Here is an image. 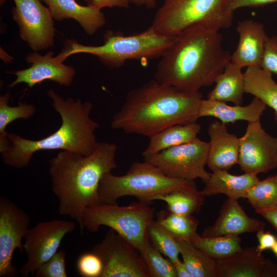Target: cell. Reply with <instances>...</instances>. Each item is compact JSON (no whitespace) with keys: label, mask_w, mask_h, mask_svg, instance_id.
I'll return each instance as SVG.
<instances>
[{"label":"cell","mask_w":277,"mask_h":277,"mask_svg":"<svg viewBox=\"0 0 277 277\" xmlns=\"http://www.w3.org/2000/svg\"><path fill=\"white\" fill-rule=\"evenodd\" d=\"M231 58L219 30L194 24L175 35L157 63L154 79L182 91H200L214 83Z\"/></svg>","instance_id":"1"},{"label":"cell","mask_w":277,"mask_h":277,"mask_svg":"<svg viewBox=\"0 0 277 277\" xmlns=\"http://www.w3.org/2000/svg\"><path fill=\"white\" fill-rule=\"evenodd\" d=\"M202 98L200 91H182L152 80L128 93L111 126L150 138L170 126L196 122Z\"/></svg>","instance_id":"2"},{"label":"cell","mask_w":277,"mask_h":277,"mask_svg":"<svg viewBox=\"0 0 277 277\" xmlns=\"http://www.w3.org/2000/svg\"><path fill=\"white\" fill-rule=\"evenodd\" d=\"M117 149L114 143L98 142L89 155L61 150L49 161L51 189L58 200L59 214L74 220L81 232L84 210L99 203L103 176L117 166Z\"/></svg>","instance_id":"3"},{"label":"cell","mask_w":277,"mask_h":277,"mask_svg":"<svg viewBox=\"0 0 277 277\" xmlns=\"http://www.w3.org/2000/svg\"><path fill=\"white\" fill-rule=\"evenodd\" d=\"M47 95L52 100V106L61 116L60 127L39 140L8 133L10 147L1 153L6 165L16 169L26 168L33 154L41 150H61L87 156L95 149L98 143L95 131L100 125L90 117L91 103L72 97L64 99L53 89H49Z\"/></svg>","instance_id":"4"},{"label":"cell","mask_w":277,"mask_h":277,"mask_svg":"<svg viewBox=\"0 0 277 277\" xmlns=\"http://www.w3.org/2000/svg\"><path fill=\"white\" fill-rule=\"evenodd\" d=\"M175 39V35L160 33L151 26L143 32L129 35L108 31L101 46H86L70 40L57 55L64 61L73 54L89 53L97 56L109 68H120L128 60L161 57Z\"/></svg>","instance_id":"5"},{"label":"cell","mask_w":277,"mask_h":277,"mask_svg":"<svg viewBox=\"0 0 277 277\" xmlns=\"http://www.w3.org/2000/svg\"><path fill=\"white\" fill-rule=\"evenodd\" d=\"M197 188L194 181L168 177L151 163L134 162L123 175L105 174L99 184V203L116 204L119 198L133 196L151 204L156 195L182 189Z\"/></svg>","instance_id":"6"},{"label":"cell","mask_w":277,"mask_h":277,"mask_svg":"<svg viewBox=\"0 0 277 277\" xmlns=\"http://www.w3.org/2000/svg\"><path fill=\"white\" fill-rule=\"evenodd\" d=\"M229 0H164L151 26L158 32L176 35L196 24L220 30L230 27L233 12L228 9Z\"/></svg>","instance_id":"7"},{"label":"cell","mask_w":277,"mask_h":277,"mask_svg":"<svg viewBox=\"0 0 277 277\" xmlns=\"http://www.w3.org/2000/svg\"><path fill=\"white\" fill-rule=\"evenodd\" d=\"M155 209L150 204L138 202L127 206L101 203L85 209L83 229L91 232L105 226L115 230L138 250L148 236V227L153 220Z\"/></svg>","instance_id":"8"},{"label":"cell","mask_w":277,"mask_h":277,"mask_svg":"<svg viewBox=\"0 0 277 277\" xmlns=\"http://www.w3.org/2000/svg\"><path fill=\"white\" fill-rule=\"evenodd\" d=\"M208 150L209 143L196 137L143 157L168 177L193 181L200 179L205 182L210 175L205 169Z\"/></svg>","instance_id":"9"},{"label":"cell","mask_w":277,"mask_h":277,"mask_svg":"<svg viewBox=\"0 0 277 277\" xmlns=\"http://www.w3.org/2000/svg\"><path fill=\"white\" fill-rule=\"evenodd\" d=\"M75 227L74 222L55 219L38 222L29 229L23 248L27 260L19 269L24 276L34 275L36 270L58 251L64 236Z\"/></svg>","instance_id":"10"},{"label":"cell","mask_w":277,"mask_h":277,"mask_svg":"<svg viewBox=\"0 0 277 277\" xmlns=\"http://www.w3.org/2000/svg\"><path fill=\"white\" fill-rule=\"evenodd\" d=\"M101 258V277H150L138 249L110 229L91 250Z\"/></svg>","instance_id":"11"},{"label":"cell","mask_w":277,"mask_h":277,"mask_svg":"<svg viewBox=\"0 0 277 277\" xmlns=\"http://www.w3.org/2000/svg\"><path fill=\"white\" fill-rule=\"evenodd\" d=\"M30 219L21 207L6 197H0V276L14 277L17 269L12 263L14 251L24 250L22 240Z\"/></svg>","instance_id":"12"},{"label":"cell","mask_w":277,"mask_h":277,"mask_svg":"<svg viewBox=\"0 0 277 277\" xmlns=\"http://www.w3.org/2000/svg\"><path fill=\"white\" fill-rule=\"evenodd\" d=\"M12 10L19 35L34 51L53 45L55 35L53 18L40 0H13Z\"/></svg>","instance_id":"13"},{"label":"cell","mask_w":277,"mask_h":277,"mask_svg":"<svg viewBox=\"0 0 277 277\" xmlns=\"http://www.w3.org/2000/svg\"><path fill=\"white\" fill-rule=\"evenodd\" d=\"M239 144L238 164L245 173H267L277 167V137L267 133L260 120L248 122Z\"/></svg>","instance_id":"14"},{"label":"cell","mask_w":277,"mask_h":277,"mask_svg":"<svg viewBox=\"0 0 277 277\" xmlns=\"http://www.w3.org/2000/svg\"><path fill=\"white\" fill-rule=\"evenodd\" d=\"M53 54L52 51L43 55L36 51L28 54L26 61L31 64V66L22 70L11 72L16 77L9 86L13 87L24 83L32 88L45 81H53L66 87L71 86L75 74L74 69L64 64L57 56L53 57Z\"/></svg>","instance_id":"15"},{"label":"cell","mask_w":277,"mask_h":277,"mask_svg":"<svg viewBox=\"0 0 277 277\" xmlns=\"http://www.w3.org/2000/svg\"><path fill=\"white\" fill-rule=\"evenodd\" d=\"M215 261L216 277H277V264L265 258L256 246Z\"/></svg>","instance_id":"16"},{"label":"cell","mask_w":277,"mask_h":277,"mask_svg":"<svg viewBox=\"0 0 277 277\" xmlns=\"http://www.w3.org/2000/svg\"><path fill=\"white\" fill-rule=\"evenodd\" d=\"M236 30L239 39L231 61L242 68L261 67L268 36L263 24L252 19H244L238 23Z\"/></svg>","instance_id":"17"},{"label":"cell","mask_w":277,"mask_h":277,"mask_svg":"<svg viewBox=\"0 0 277 277\" xmlns=\"http://www.w3.org/2000/svg\"><path fill=\"white\" fill-rule=\"evenodd\" d=\"M265 227L264 223L246 214L238 200L228 198L222 205L214 223L204 229L202 236L239 235L246 232H257L264 230Z\"/></svg>","instance_id":"18"},{"label":"cell","mask_w":277,"mask_h":277,"mask_svg":"<svg viewBox=\"0 0 277 277\" xmlns=\"http://www.w3.org/2000/svg\"><path fill=\"white\" fill-rule=\"evenodd\" d=\"M208 133L210 141L207 165L209 169L228 171L238 164L239 138L228 131L226 124L220 121L211 122Z\"/></svg>","instance_id":"19"},{"label":"cell","mask_w":277,"mask_h":277,"mask_svg":"<svg viewBox=\"0 0 277 277\" xmlns=\"http://www.w3.org/2000/svg\"><path fill=\"white\" fill-rule=\"evenodd\" d=\"M40 1L47 6L53 19H74L89 35L94 34L106 23L104 14L96 7L81 5L75 0Z\"/></svg>","instance_id":"20"},{"label":"cell","mask_w":277,"mask_h":277,"mask_svg":"<svg viewBox=\"0 0 277 277\" xmlns=\"http://www.w3.org/2000/svg\"><path fill=\"white\" fill-rule=\"evenodd\" d=\"M266 106L263 102L255 97L246 106H230L224 102L202 100L199 117L212 116L226 124L240 120L255 122L260 120Z\"/></svg>","instance_id":"21"},{"label":"cell","mask_w":277,"mask_h":277,"mask_svg":"<svg viewBox=\"0 0 277 277\" xmlns=\"http://www.w3.org/2000/svg\"><path fill=\"white\" fill-rule=\"evenodd\" d=\"M258 174L244 173L233 175L226 170H217L210 173L202 190L205 196L224 194L228 198H246L249 189L259 180Z\"/></svg>","instance_id":"22"},{"label":"cell","mask_w":277,"mask_h":277,"mask_svg":"<svg viewBox=\"0 0 277 277\" xmlns=\"http://www.w3.org/2000/svg\"><path fill=\"white\" fill-rule=\"evenodd\" d=\"M242 68L231 61L215 79V86L208 93L207 99L240 105L245 92L244 73Z\"/></svg>","instance_id":"23"},{"label":"cell","mask_w":277,"mask_h":277,"mask_svg":"<svg viewBox=\"0 0 277 277\" xmlns=\"http://www.w3.org/2000/svg\"><path fill=\"white\" fill-rule=\"evenodd\" d=\"M201 125L196 122L167 127L149 138V144L142 153L143 157L156 154L165 149L187 143L196 138Z\"/></svg>","instance_id":"24"},{"label":"cell","mask_w":277,"mask_h":277,"mask_svg":"<svg viewBox=\"0 0 277 277\" xmlns=\"http://www.w3.org/2000/svg\"><path fill=\"white\" fill-rule=\"evenodd\" d=\"M244 73L245 92L259 98L271 108L277 121V83L272 73L259 67H248Z\"/></svg>","instance_id":"25"},{"label":"cell","mask_w":277,"mask_h":277,"mask_svg":"<svg viewBox=\"0 0 277 277\" xmlns=\"http://www.w3.org/2000/svg\"><path fill=\"white\" fill-rule=\"evenodd\" d=\"M205 195L196 189H182L156 195L152 201L165 202L169 212L183 215H192L199 211L205 201Z\"/></svg>","instance_id":"26"},{"label":"cell","mask_w":277,"mask_h":277,"mask_svg":"<svg viewBox=\"0 0 277 277\" xmlns=\"http://www.w3.org/2000/svg\"><path fill=\"white\" fill-rule=\"evenodd\" d=\"M183 262L192 277H216V261L190 241L176 239Z\"/></svg>","instance_id":"27"},{"label":"cell","mask_w":277,"mask_h":277,"mask_svg":"<svg viewBox=\"0 0 277 277\" xmlns=\"http://www.w3.org/2000/svg\"><path fill=\"white\" fill-rule=\"evenodd\" d=\"M190 242L215 260L230 256L242 248L241 240L238 235L204 237L196 233Z\"/></svg>","instance_id":"28"},{"label":"cell","mask_w":277,"mask_h":277,"mask_svg":"<svg viewBox=\"0 0 277 277\" xmlns=\"http://www.w3.org/2000/svg\"><path fill=\"white\" fill-rule=\"evenodd\" d=\"M10 93L0 96V152L7 150L10 145L6 128L9 124L17 119L28 120L36 112V107L31 104L19 102L15 106H10L8 102Z\"/></svg>","instance_id":"29"},{"label":"cell","mask_w":277,"mask_h":277,"mask_svg":"<svg viewBox=\"0 0 277 277\" xmlns=\"http://www.w3.org/2000/svg\"><path fill=\"white\" fill-rule=\"evenodd\" d=\"M157 217L156 220L175 239L190 241L197 233L199 222L192 215L168 213L163 210L157 213Z\"/></svg>","instance_id":"30"},{"label":"cell","mask_w":277,"mask_h":277,"mask_svg":"<svg viewBox=\"0 0 277 277\" xmlns=\"http://www.w3.org/2000/svg\"><path fill=\"white\" fill-rule=\"evenodd\" d=\"M246 198L255 211L277 205V174L259 180L247 191Z\"/></svg>","instance_id":"31"},{"label":"cell","mask_w":277,"mask_h":277,"mask_svg":"<svg viewBox=\"0 0 277 277\" xmlns=\"http://www.w3.org/2000/svg\"><path fill=\"white\" fill-rule=\"evenodd\" d=\"M138 251L150 277H177L173 263L164 256L149 238Z\"/></svg>","instance_id":"32"},{"label":"cell","mask_w":277,"mask_h":277,"mask_svg":"<svg viewBox=\"0 0 277 277\" xmlns=\"http://www.w3.org/2000/svg\"><path fill=\"white\" fill-rule=\"evenodd\" d=\"M148 236L151 243L173 263L180 254L176 239L157 220H153L148 227Z\"/></svg>","instance_id":"33"},{"label":"cell","mask_w":277,"mask_h":277,"mask_svg":"<svg viewBox=\"0 0 277 277\" xmlns=\"http://www.w3.org/2000/svg\"><path fill=\"white\" fill-rule=\"evenodd\" d=\"M66 253L64 250L57 251L49 260L35 271L36 277H67L66 270Z\"/></svg>","instance_id":"34"},{"label":"cell","mask_w":277,"mask_h":277,"mask_svg":"<svg viewBox=\"0 0 277 277\" xmlns=\"http://www.w3.org/2000/svg\"><path fill=\"white\" fill-rule=\"evenodd\" d=\"M78 274L83 277H101L103 264L101 258L94 252H87L79 256L76 263Z\"/></svg>","instance_id":"35"},{"label":"cell","mask_w":277,"mask_h":277,"mask_svg":"<svg viewBox=\"0 0 277 277\" xmlns=\"http://www.w3.org/2000/svg\"><path fill=\"white\" fill-rule=\"evenodd\" d=\"M261 68L277 75V36H268Z\"/></svg>","instance_id":"36"},{"label":"cell","mask_w":277,"mask_h":277,"mask_svg":"<svg viewBox=\"0 0 277 277\" xmlns=\"http://www.w3.org/2000/svg\"><path fill=\"white\" fill-rule=\"evenodd\" d=\"M275 3L277 0H229L227 7L233 12L241 8L259 7Z\"/></svg>","instance_id":"37"},{"label":"cell","mask_w":277,"mask_h":277,"mask_svg":"<svg viewBox=\"0 0 277 277\" xmlns=\"http://www.w3.org/2000/svg\"><path fill=\"white\" fill-rule=\"evenodd\" d=\"M256 237L259 244L256 246L260 253L267 249H271L277 242L276 237L270 231L265 232L261 230L257 232Z\"/></svg>","instance_id":"38"},{"label":"cell","mask_w":277,"mask_h":277,"mask_svg":"<svg viewBox=\"0 0 277 277\" xmlns=\"http://www.w3.org/2000/svg\"><path fill=\"white\" fill-rule=\"evenodd\" d=\"M87 5L102 10L103 8L120 7L128 8L130 0H84Z\"/></svg>","instance_id":"39"},{"label":"cell","mask_w":277,"mask_h":277,"mask_svg":"<svg viewBox=\"0 0 277 277\" xmlns=\"http://www.w3.org/2000/svg\"><path fill=\"white\" fill-rule=\"evenodd\" d=\"M265 219L277 231V205L267 209L256 211Z\"/></svg>","instance_id":"40"},{"label":"cell","mask_w":277,"mask_h":277,"mask_svg":"<svg viewBox=\"0 0 277 277\" xmlns=\"http://www.w3.org/2000/svg\"><path fill=\"white\" fill-rule=\"evenodd\" d=\"M177 277H192L191 274L184 264L180 259L173 263Z\"/></svg>","instance_id":"41"},{"label":"cell","mask_w":277,"mask_h":277,"mask_svg":"<svg viewBox=\"0 0 277 277\" xmlns=\"http://www.w3.org/2000/svg\"><path fill=\"white\" fill-rule=\"evenodd\" d=\"M130 3L138 6H145L147 8H152L156 5L155 0H130Z\"/></svg>","instance_id":"42"},{"label":"cell","mask_w":277,"mask_h":277,"mask_svg":"<svg viewBox=\"0 0 277 277\" xmlns=\"http://www.w3.org/2000/svg\"><path fill=\"white\" fill-rule=\"evenodd\" d=\"M277 259V242L271 249Z\"/></svg>","instance_id":"43"}]
</instances>
